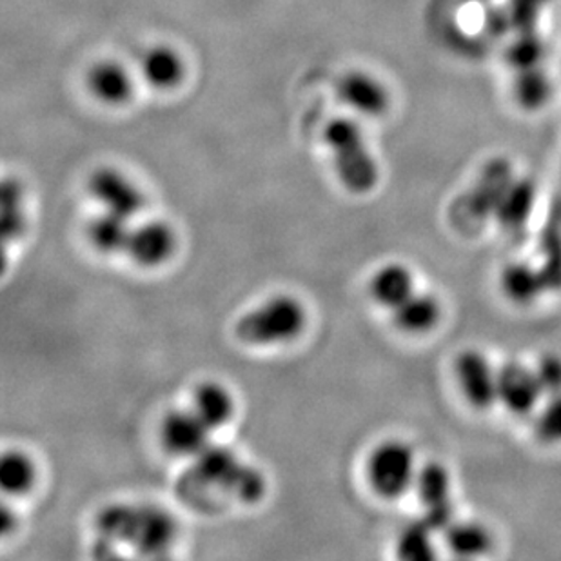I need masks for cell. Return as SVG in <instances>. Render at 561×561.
I'll return each mask as SVG.
<instances>
[{
  "mask_svg": "<svg viewBox=\"0 0 561 561\" xmlns=\"http://www.w3.org/2000/svg\"><path fill=\"white\" fill-rule=\"evenodd\" d=\"M540 381L535 369L522 366L518 362L505 364L499 369V402L514 414H529L540 405Z\"/></svg>",
  "mask_w": 561,
  "mask_h": 561,
  "instance_id": "11",
  "label": "cell"
},
{
  "mask_svg": "<svg viewBox=\"0 0 561 561\" xmlns=\"http://www.w3.org/2000/svg\"><path fill=\"white\" fill-rule=\"evenodd\" d=\"M209 431L195 411H175L162 422V444L173 455L195 458L209 445Z\"/></svg>",
  "mask_w": 561,
  "mask_h": 561,
  "instance_id": "13",
  "label": "cell"
},
{
  "mask_svg": "<svg viewBox=\"0 0 561 561\" xmlns=\"http://www.w3.org/2000/svg\"><path fill=\"white\" fill-rule=\"evenodd\" d=\"M444 535L449 551L458 558L483 557L493 546L489 530L474 522H455Z\"/></svg>",
  "mask_w": 561,
  "mask_h": 561,
  "instance_id": "23",
  "label": "cell"
},
{
  "mask_svg": "<svg viewBox=\"0 0 561 561\" xmlns=\"http://www.w3.org/2000/svg\"><path fill=\"white\" fill-rule=\"evenodd\" d=\"M13 524H15V518L11 516L10 511H8V508H4V511H2V524H0V529H2V533H4V535H8V533H10L11 530V525Z\"/></svg>",
  "mask_w": 561,
  "mask_h": 561,
  "instance_id": "30",
  "label": "cell"
},
{
  "mask_svg": "<svg viewBox=\"0 0 561 561\" xmlns=\"http://www.w3.org/2000/svg\"><path fill=\"white\" fill-rule=\"evenodd\" d=\"M0 226H2V239L5 242L15 240L24 231V207H22V187L16 181L5 179L2 184V195H0Z\"/></svg>",
  "mask_w": 561,
  "mask_h": 561,
  "instance_id": "25",
  "label": "cell"
},
{
  "mask_svg": "<svg viewBox=\"0 0 561 561\" xmlns=\"http://www.w3.org/2000/svg\"><path fill=\"white\" fill-rule=\"evenodd\" d=\"M394 311V323L398 328L411 334L427 333L435 328L442 317V306L438 298L427 293L414 291L405 302L400 304Z\"/></svg>",
  "mask_w": 561,
  "mask_h": 561,
  "instance_id": "20",
  "label": "cell"
},
{
  "mask_svg": "<svg viewBox=\"0 0 561 561\" xmlns=\"http://www.w3.org/2000/svg\"><path fill=\"white\" fill-rule=\"evenodd\" d=\"M336 95L350 112L362 117L378 118L391 106L386 84L367 71H350L336 84Z\"/></svg>",
  "mask_w": 561,
  "mask_h": 561,
  "instance_id": "8",
  "label": "cell"
},
{
  "mask_svg": "<svg viewBox=\"0 0 561 561\" xmlns=\"http://www.w3.org/2000/svg\"><path fill=\"white\" fill-rule=\"evenodd\" d=\"M37 478L33 461L21 450H8L0 461V485L5 494H24L33 488Z\"/></svg>",
  "mask_w": 561,
  "mask_h": 561,
  "instance_id": "24",
  "label": "cell"
},
{
  "mask_svg": "<svg viewBox=\"0 0 561 561\" xmlns=\"http://www.w3.org/2000/svg\"><path fill=\"white\" fill-rule=\"evenodd\" d=\"M502 289L508 300L519 306H529L549 289V284L538 265L529 262H514L503 271Z\"/></svg>",
  "mask_w": 561,
  "mask_h": 561,
  "instance_id": "14",
  "label": "cell"
},
{
  "mask_svg": "<svg viewBox=\"0 0 561 561\" xmlns=\"http://www.w3.org/2000/svg\"><path fill=\"white\" fill-rule=\"evenodd\" d=\"M416 474L413 449L398 439L383 442L369 456L367 477L381 499H400L413 488Z\"/></svg>",
  "mask_w": 561,
  "mask_h": 561,
  "instance_id": "5",
  "label": "cell"
},
{
  "mask_svg": "<svg viewBox=\"0 0 561 561\" xmlns=\"http://www.w3.org/2000/svg\"><path fill=\"white\" fill-rule=\"evenodd\" d=\"M513 96L524 112H540L549 104L552 82L543 64L514 69Z\"/></svg>",
  "mask_w": 561,
  "mask_h": 561,
  "instance_id": "16",
  "label": "cell"
},
{
  "mask_svg": "<svg viewBox=\"0 0 561 561\" xmlns=\"http://www.w3.org/2000/svg\"><path fill=\"white\" fill-rule=\"evenodd\" d=\"M456 376L467 400L478 409L499 402V369L480 351H466L456 362Z\"/></svg>",
  "mask_w": 561,
  "mask_h": 561,
  "instance_id": "9",
  "label": "cell"
},
{
  "mask_svg": "<svg viewBox=\"0 0 561 561\" xmlns=\"http://www.w3.org/2000/svg\"><path fill=\"white\" fill-rule=\"evenodd\" d=\"M414 293V276L409 267L391 262L376 271L371 280V295L387 309H397Z\"/></svg>",
  "mask_w": 561,
  "mask_h": 561,
  "instance_id": "17",
  "label": "cell"
},
{
  "mask_svg": "<svg viewBox=\"0 0 561 561\" xmlns=\"http://www.w3.org/2000/svg\"><path fill=\"white\" fill-rule=\"evenodd\" d=\"M191 471L207 488L233 496L239 502H260L267 489L264 474L259 469L242 463L231 450L218 445L209 444L201 455L195 456V467Z\"/></svg>",
  "mask_w": 561,
  "mask_h": 561,
  "instance_id": "3",
  "label": "cell"
},
{
  "mask_svg": "<svg viewBox=\"0 0 561 561\" xmlns=\"http://www.w3.org/2000/svg\"><path fill=\"white\" fill-rule=\"evenodd\" d=\"M538 433L552 444H561V392L549 397L538 416Z\"/></svg>",
  "mask_w": 561,
  "mask_h": 561,
  "instance_id": "27",
  "label": "cell"
},
{
  "mask_svg": "<svg viewBox=\"0 0 561 561\" xmlns=\"http://www.w3.org/2000/svg\"><path fill=\"white\" fill-rule=\"evenodd\" d=\"M551 0H514V11L524 22V30H529V24Z\"/></svg>",
  "mask_w": 561,
  "mask_h": 561,
  "instance_id": "29",
  "label": "cell"
},
{
  "mask_svg": "<svg viewBox=\"0 0 561 561\" xmlns=\"http://www.w3.org/2000/svg\"><path fill=\"white\" fill-rule=\"evenodd\" d=\"M95 525L104 540L127 543L144 557H164L175 540V519L154 505H107L96 514Z\"/></svg>",
  "mask_w": 561,
  "mask_h": 561,
  "instance_id": "1",
  "label": "cell"
},
{
  "mask_svg": "<svg viewBox=\"0 0 561 561\" xmlns=\"http://www.w3.org/2000/svg\"><path fill=\"white\" fill-rule=\"evenodd\" d=\"M193 411L201 416L209 430H218L233 416V398L226 387L217 381H206L198 386L193 398Z\"/></svg>",
  "mask_w": 561,
  "mask_h": 561,
  "instance_id": "21",
  "label": "cell"
},
{
  "mask_svg": "<svg viewBox=\"0 0 561 561\" xmlns=\"http://www.w3.org/2000/svg\"><path fill=\"white\" fill-rule=\"evenodd\" d=\"M90 193L101 202L104 211L124 218H133L144 207V196L135 184L121 171L104 168L91 175Z\"/></svg>",
  "mask_w": 561,
  "mask_h": 561,
  "instance_id": "10",
  "label": "cell"
},
{
  "mask_svg": "<svg viewBox=\"0 0 561 561\" xmlns=\"http://www.w3.org/2000/svg\"><path fill=\"white\" fill-rule=\"evenodd\" d=\"M140 71L149 85H153L157 90H171L181 84L186 68L175 49L154 46L144 54Z\"/></svg>",
  "mask_w": 561,
  "mask_h": 561,
  "instance_id": "19",
  "label": "cell"
},
{
  "mask_svg": "<svg viewBox=\"0 0 561 561\" xmlns=\"http://www.w3.org/2000/svg\"><path fill=\"white\" fill-rule=\"evenodd\" d=\"M91 93L110 106H121L131 99L133 80L123 64L99 62L88 75Z\"/></svg>",
  "mask_w": 561,
  "mask_h": 561,
  "instance_id": "15",
  "label": "cell"
},
{
  "mask_svg": "<svg viewBox=\"0 0 561 561\" xmlns=\"http://www.w3.org/2000/svg\"><path fill=\"white\" fill-rule=\"evenodd\" d=\"M431 535H433V530L424 519L409 524L398 538V557L408 561L433 560L436 552Z\"/></svg>",
  "mask_w": 561,
  "mask_h": 561,
  "instance_id": "26",
  "label": "cell"
},
{
  "mask_svg": "<svg viewBox=\"0 0 561 561\" xmlns=\"http://www.w3.org/2000/svg\"><path fill=\"white\" fill-rule=\"evenodd\" d=\"M420 502L424 505L425 524L433 533H445L455 524V507L450 500V474L442 463H427L414 480Z\"/></svg>",
  "mask_w": 561,
  "mask_h": 561,
  "instance_id": "7",
  "label": "cell"
},
{
  "mask_svg": "<svg viewBox=\"0 0 561 561\" xmlns=\"http://www.w3.org/2000/svg\"><path fill=\"white\" fill-rule=\"evenodd\" d=\"M323 140L333 157L334 171L345 190L366 195L378 184V164L356 121L336 117L323 129Z\"/></svg>",
  "mask_w": 561,
  "mask_h": 561,
  "instance_id": "2",
  "label": "cell"
},
{
  "mask_svg": "<svg viewBox=\"0 0 561 561\" xmlns=\"http://www.w3.org/2000/svg\"><path fill=\"white\" fill-rule=\"evenodd\" d=\"M536 204V184L529 176H516L503 195L494 217L505 229L524 228Z\"/></svg>",
  "mask_w": 561,
  "mask_h": 561,
  "instance_id": "18",
  "label": "cell"
},
{
  "mask_svg": "<svg viewBox=\"0 0 561 561\" xmlns=\"http://www.w3.org/2000/svg\"><path fill=\"white\" fill-rule=\"evenodd\" d=\"M536 376L547 398L561 392V356L547 355L538 362Z\"/></svg>",
  "mask_w": 561,
  "mask_h": 561,
  "instance_id": "28",
  "label": "cell"
},
{
  "mask_svg": "<svg viewBox=\"0 0 561 561\" xmlns=\"http://www.w3.org/2000/svg\"><path fill=\"white\" fill-rule=\"evenodd\" d=\"M306 325V311L297 298L278 295L240 318L234 334L248 345H275L297 339Z\"/></svg>",
  "mask_w": 561,
  "mask_h": 561,
  "instance_id": "4",
  "label": "cell"
},
{
  "mask_svg": "<svg viewBox=\"0 0 561 561\" xmlns=\"http://www.w3.org/2000/svg\"><path fill=\"white\" fill-rule=\"evenodd\" d=\"M516 179L513 164L505 159L489 160L483 165L472 190L463 196L461 206L463 215L471 217L474 222H482L485 218L494 217L503 195Z\"/></svg>",
  "mask_w": 561,
  "mask_h": 561,
  "instance_id": "6",
  "label": "cell"
},
{
  "mask_svg": "<svg viewBox=\"0 0 561 561\" xmlns=\"http://www.w3.org/2000/svg\"><path fill=\"white\" fill-rule=\"evenodd\" d=\"M175 233L165 222L151 220L131 229L127 253L142 267H159L173 256Z\"/></svg>",
  "mask_w": 561,
  "mask_h": 561,
  "instance_id": "12",
  "label": "cell"
},
{
  "mask_svg": "<svg viewBox=\"0 0 561 561\" xmlns=\"http://www.w3.org/2000/svg\"><path fill=\"white\" fill-rule=\"evenodd\" d=\"M129 218L121 217L112 211H104L99 217L93 218L88 228V237L96 251L101 253L113 254L127 250L131 228L127 226Z\"/></svg>",
  "mask_w": 561,
  "mask_h": 561,
  "instance_id": "22",
  "label": "cell"
}]
</instances>
